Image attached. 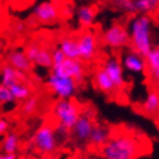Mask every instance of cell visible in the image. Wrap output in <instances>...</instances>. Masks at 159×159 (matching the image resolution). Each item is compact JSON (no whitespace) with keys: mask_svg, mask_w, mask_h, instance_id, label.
<instances>
[{"mask_svg":"<svg viewBox=\"0 0 159 159\" xmlns=\"http://www.w3.org/2000/svg\"><path fill=\"white\" fill-rule=\"evenodd\" d=\"M42 44L40 43H38V42H30L26 47H25V53H26V56H27V58L31 61V62H35V60H36V57H38V54H39V52H40V49H42Z\"/></svg>","mask_w":159,"mask_h":159,"instance_id":"83f0119b","label":"cell"},{"mask_svg":"<svg viewBox=\"0 0 159 159\" xmlns=\"http://www.w3.org/2000/svg\"><path fill=\"white\" fill-rule=\"evenodd\" d=\"M102 44L113 51H124L131 47V38L127 26L119 22H113L102 33Z\"/></svg>","mask_w":159,"mask_h":159,"instance_id":"8992f818","label":"cell"},{"mask_svg":"<svg viewBox=\"0 0 159 159\" xmlns=\"http://www.w3.org/2000/svg\"><path fill=\"white\" fill-rule=\"evenodd\" d=\"M52 69H57L62 73H65L66 75L71 76L74 80L80 85L84 83L85 80V67H84V62L78 58V60H69L66 58V61L62 63L58 67H52Z\"/></svg>","mask_w":159,"mask_h":159,"instance_id":"7c38bea8","label":"cell"},{"mask_svg":"<svg viewBox=\"0 0 159 159\" xmlns=\"http://www.w3.org/2000/svg\"><path fill=\"white\" fill-rule=\"evenodd\" d=\"M136 14L150 16L159 9V0H133Z\"/></svg>","mask_w":159,"mask_h":159,"instance_id":"7402d4cb","label":"cell"},{"mask_svg":"<svg viewBox=\"0 0 159 159\" xmlns=\"http://www.w3.org/2000/svg\"><path fill=\"white\" fill-rule=\"evenodd\" d=\"M20 136L16 132H8L2 141V150L7 154H17L20 150Z\"/></svg>","mask_w":159,"mask_h":159,"instance_id":"44dd1931","label":"cell"},{"mask_svg":"<svg viewBox=\"0 0 159 159\" xmlns=\"http://www.w3.org/2000/svg\"><path fill=\"white\" fill-rule=\"evenodd\" d=\"M79 47V58L83 62H89L98 54V36L96 31L88 29L76 36Z\"/></svg>","mask_w":159,"mask_h":159,"instance_id":"ba28073f","label":"cell"},{"mask_svg":"<svg viewBox=\"0 0 159 159\" xmlns=\"http://www.w3.org/2000/svg\"><path fill=\"white\" fill-rule=\"evenodd\" d=\"M110 137H111V131L109 127H106L105 124H101V123H96L92 133H91L88 144L96 149H102L107 144Z\"/></svg>","mask_w":159,"mask_h":159,"instance_id":"e0dca14e","label":"cell"},{"mask_svg":"<svg viewBox=\"0 0 159 159\" xmlns=\"http://www.w3.org/2000/svg\"><path fill=\"white\" fill-rule=\"evenodd\" d=\"M39 107V97L38 96H31L26 101H23L22 104V113L25 115H33L36 113V110Z\"/></svg>","mask_w":159,"mask_h":159,"instance_id":"484cf974","label":"cell"},{"mask_svg":"<svg viewBox=\"0 0 159 159\" xmlns=\"http://www.w3.org/2000/svg\"><path fill=\"white\" fill-rule=\"evenodd\" d=\"M8 132H9V122L5 118H0V134L5 136Z\"/></svg>","mask_w":159,"mask_h":159,"instance_id":"f546056e","label":"cell"},{"mask_svg":"<svg viewBox=\"0 0 159 159\" xmlns=\"http://www.w3.org/2000/svg\"><path fill=\"white\" fill-rule=\"evenodd\" d=\"M25 30H26L25 22H14V25H13V33L14 34H23Z\"/></svg>","mask_w":159,"mask_h":159,"instance_id":"4dcf8cb0","label":"cell"},{"mask_svg":"<svg viewBox=\"0 0 159 159\" xmlns=\"http://www.w3.org/2000/svg\"><path fill=\"white\" fill-rule=\"evenodd\" d=\"M58 48L63 52L69 60H78L79 58V47H78V39L70 35L62 36L58 40Z\"/></svg>","mask_w":159,"mask_h":159,"instance_id":"ffe728a7","label":"cell"},{"mask_svg":"<svg viewBox=\"0 0 159 159\" xmlns=\"http://www.w3.org/2000/svg\"><path fill=\"white\" fill-rule=\"evenodd\" d=\"M148 62V79L154 87L159 84V43L154 45L152 52L146 57Z\"/></svg>","mask_w":159,"mask_h":159,"instance_id":"2e32d148","label":"cell"},{"mask_svg":"<svg viewBox=\"0 0 159 159\" xmlns=\"http://www.w3.org/2000/svg\"><path fill=\"white\" fill-rule=\"evenodd\" d=\"M127 30L131 38V48L137 51L144 57L154 48L153 42V20L150 16L136 14L127 23Z\"/></svg>","mask_w":159,"mask_h":159,"instance_id":"6da1fadb","label":"cell"},{"mask_svg":"<svg viewBox=\"0 0 159 159\" xmlns=\"http://www.w3.org/2000/svg\"><path fill=\"white\" fill-rule=\"evenodd\" d=\"M5 62L12 65L14 69H17L21 73H29L33 69V65L34 63L31 62L25 53V49H21V48H14V49H11L5 54Z\"/></svg>","mask_w":159,"mask_h":159,"instance_id":"4fadbf2b","label":"cell"},{"mask_svg":"<svg viewBox=\"0 0 159 159\" xmlns=\"http://www.w3.org/2000/svg\"><path fill=\"white\" fill-rule=\"evenodd\" d=\"M58 136L56 128L51 124H42L34 132L31 137V146L38 154L40 155H51L58 148Z\"/></svg>","mask_w":159,"mask_h":159,"instance_id":"277c9868","label":"cell"},{"mask_svg":"<svg viewBox=\"0 0 159 159\" xmlns=\"http://www.w3.org/2000/svg\"><path fill=\"white\" fill-rule=\"evenodd\" d=\"M158 116H159V115H158Z\"/></svg>","mask_w":159,"mask_h":159,"instance_id":"e575fe53","label":"cell"},{"mask_svg":"<svg viewBox=\"0 0 159 159\" xmlns=\"http://www.w3.org/2000/svg\"><path fill=\"white\" fill-rule=\"evenodd\" d=\"M94 120L93 115L89 111H82L76 124L71 129V137L76 144H88L91 133L94 128Z\"/></svg>","mask_w":159,"mask_h":159,"instance_id":"30bf717a","label":"cell"},{"mask_svg":"<svg viewBox=\"0 0 159 159\" xmlns=\"http://www.w3.org/2000/svg\"><path fill=\"white\" fill-rule=\"evenodd\" d=\"M14 96L12 94L11 89L7 88L4 85H0V105L2 106H8V105H14L16 104Z\"/></svg>","mask_w":159,"mask_h":159,"instance_id":"4316f807","label":"cell"},{"mask_svg":"<svg viewBox=\"0 0 159 159\" xmlns=\"http://www.w3.org/2000/svg\"><path fill=\"white\" fill-rule=\"evenodd\" d=\"M80 114V106L73 100H58L52 107V115L57 124L65 127L69 131L74 128Z\"/></svg>","mask_w":159,"mask_h":159,"instance_id":"5b68a950","label":"cell"},{"mask_svg":"<svg viewBox=\"0 0 159 159\" xmlns=\"http://www.w3.org/2000/svg\"><path fill=\"white\" fill-rule=\"evenodd\" d=\"M52 57H53V67H58L66 61V56L63 54V52L58 47H56V48L52 49Z\"/></svg>","mask_w":159,"mask_h":159,"instance_id":"f1b7e54d","label":"cell"},{"mask_svg":"<svg viewBox=\"0 0 159 159\" xmlns=\"http://www.w3.org/2000/svg\"><path fill=\"white\" fill-rule=\"evenodd\" d=\"M93 83H94V87H96L100 92L106 94V96H113V94H115L118 92L113 80L109 78V75L106 74V71L104 70L102 66H100V67H97L96 70H94Z\"/></svg>","mask_w":159,"mask_h":159,"instance_id":"5bb4252c","label":"cell"},{"mask_svg":"<svg viewBox=\"0 0 159 159\" xmlns=\"http://www.w3.org/2000/svg\"><path fill=\"white\" fill-rule=\"evenodd\" d=\"M102 67L106 71V74L109 75V78L113 80L114 85L116 91H123L127 87V80L124 78V69L120 63V60L115 56H107V57L104 60V63H102Z\"/></svg>","mask_w":159,"mask_h":159,"instance_id":"8fae6325","label":"cell"},{"mask_svg":"<svg viewBox=\"0 0 159 159\" xmlns=\"http://www.w3.org/2000/svg\"><path fill=\"white\" fill-rule=\"evenodd\" d=\"M120 63L125 73L132 75H145L148 74V62L146 57L140 54L137 51L128 47L120 53Z\"/></svg>","mask_w":159,"mask_h":159,"instance_id":"52a82bcc","label":"cell"},{"mask_svg":"<svg viewBox=\"0 0 159 159\" xmlns=\"http://www.w3.org/2000/svg\"><path fill=\"white\" fill-rule=\"evenodd\" d=\"M34 65L42 69H49L52 70L53 67V57H52V51L48 48V47H42L40 52H39L38 57L34 62Z\"/></svg>","mask_w":159,"mask_h":159,"instance_id":"cb8c5ba5","label":"cell"},{"mask_svg":"<svg viewBox=\"0 0 159 159\" xmlns=\"http://www.w3.org/2000/svg\"><path fill=\"white\" fill-rule=\"evenodd\" d=\"M158 91H159V84H158Z\"/></svg>","mask_w":159,"mask_h":159,"instance_id":"836d02e7","label":"cell"},{"mask_svg":"<svg viewBox=\"0 0 159 159\" xmlns=\"http://www.w3.org/2000/svg\"><path fill=\"white\" fill-rule=\"evenodd\" d=\"M75 13H76V20L79 26L88 30L93 26L94 20H96L97 8L92 4H80L76 7Z\"/></svg>","mask_w":159,"mask_h":159,"instance_id":"9a60e30c","label":"cell"},{"mask_svg":"<svg viewBox=\"0 0 159 159\" xmlns=\"http://www.w3.org/2000/svg\"><path fill=\"white\" fill-rule=\"evenodd\" d=\"M109 4L116 12L136 16V8H134L133 0H109Z\"/></svg>","mask_w":159,"mask_h":159,"instance_id":"d4e9b609","label":"cell"},{"mask_svg":"<svg viewBox=\"0 0 159 159\" xmlns=\"http://www.w3.org/2000/svg\"><path fill=\"white\" fill-rule=\"evenodd\" d=\"M101 157L105 159H136L141 154L139 139L128 132L111 134L107 144L100 149Z\"/></svg>","mask_w":159,"mask_h":159,"instance_id":"7a4b0ae2","label":"cell"},{"mask_svg":"<svg viewBox=\"0 0 159 159\" xmlns=\"http://www.w3.org/2000/svg\"><path fill=\"white\" fill-rule=\"evenodd\" d=\"M0 76H2V84L7 88H9L13 84L18 83V82H23L25 79V74L18 71L17 69H14L9 63H4L2 66V70H0Z\"/></svg>","mask_w":159,"mask_h":159,"instance_id":"ac0fdd59","label":"cell"},{"mask_svg":"<svg viewBox=\"0 0 159 159\" xmlns=\"http://www.w3.org/2000/svg\"><path fill=\"white\" fill-rule=\"evenodd\" d=\"M45 85L58 100H71L78 92L79 84L65 73L52 69L45 78Z\"/></svg>","mask_w":159,"mask_h":159,"instance_id":"3957f363","label":"cell"},{"mask_svg":"<svg viewBox=\"0 0 159 159\" xmlns=\"http://www.w3.org/2000/svg\"><path fill=\"white\" fill-rule=\"evenodd\" d=\"M141 111L148 116H157L159 115V91L152 89L145 96L144 101L140 105Z\"/></svg>","mask_w":159,"mask_h":159,"instance_id":"d6986e66","label":"cell"},{"mask_svg":"<svg viewBox=\"0 0 159 159\" xmlns=\"http://www.w3.org/2000/svg\"><path fill=\"white\" fill-rule=\"evenodd\" d=\"M0 159H18V155L17 154H7V153H3L0 155Z\"/></svg>","mask_w":159,"mask_h":159,"instance_id":"1f68e13d","label":"cell"},{"mask_svg":"<svg viewBox=\"0 0 159 159\" xmlns=\"http://www.w3.org/2000/svg\"><path fill=\"white\" fill-rule=\"evenodd\" d=\"M9 89L12 92V94L14 96V98L17 101H26L29 97H31V87L29 84H26L25 82H18L13 84L12 87H9Z\"/></svg>","mask_w":159,"mask_h":159,"instance_id":"603a6c76","label":"cell"},{"mask_svg":"<svg viewBox=\"0 0 159 159\" xmlns=\"http://www.w3.org/2000/svg\"><path fill=\"white\" fill-rule=\"evenodd\" d=\"M92 159H105L104 157H94V158H92Z\"/></svg>","mask_w":159,"mask_h":159,"instance_id":"d6a6232c","label":"cell"},{"mask_svg":"<svg viewBox=\"0 0 159 159\" xmlns=\"http://www.w3.org/2000/svg\"><path fill=\"white\" fill-rule=\"evenodd\" d=\"M31 14H33L35 22L40 23V25H53L60 18L58 8L51 0H44V2L38 3L33 8Z\"/></svg>","mask_w":159,"mask_h":159,"instance_id":"9c48e42d","label":"cell"}]
</instances>
